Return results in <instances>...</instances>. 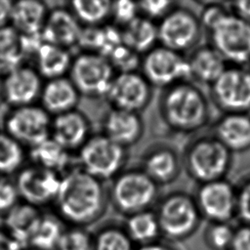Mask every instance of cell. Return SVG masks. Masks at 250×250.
I'll return each instance as SVG.
<instances>
[{
	"label": "cell",
	"instance_id": "1",
	"mask_svg": "<svg viewBox=\"0 0 250 250\" xmlns=\"http://www.w3.org/2000/svg\"><path fill=\"white\" fill-rule=\"evenodd\" d=\"M104 182L80 167L62 175L59 192L54 201L57 216L70 227L85 228L99 220L108 203Z\"/></svg>",
	"mask_w": 250,
	"mask_h": 250
},
{
	"label": "cell",
	"instance_id": "2",
	"mask_svg": "<svg viewBox=\"0 0 250 250\" xmlns=\"http://www.w3.org/2000/svg\"><path fill=\"white\" fill-rule=\"evenodd\" d=\"M158 111L170 131L189 134L206 125L210 109L204 93L190 81H183L162 90Z\"/></svg>",
	"mask_w": 250,
	"mask_h": 250
},
{
	"label": "cell",
	"instance_id": "3",
	"mask_svg": "<svg viewBox=\"0 0 250 250\" xmlns=\"http://www.w3.org/2000/svg\"><path fill=\"white\" fill-rule=\"evenodd\" d=\"M108 201L122 215L150 210L158 197V186L141 169L122 170L111 180Z\"/></svg>",
	"mask_w": 250,
	"mask_h": 250
},
{
	"label": "cell",
	"instance_id": "4",
	"mask_svg": "<svg viewBox=\"0 0 250 250\" xmlns=\"http://www.w3.org/2000/svg\"><path fill=\"white\" fill-rule=\"evenodd\" d=\"M182 163L188 175L200 184L225 179L231 165V152L213 135L192 140Z\"/></svg>",
	"mask_w": 250,
	"mask_h": 250
},
{
	"label": "cell",
	"instance_id": "5",
	"mask_svg": "<svg viewBox=\"0 0 250 250\" xmlns=\"http://www.w3.org/2000/svg\"><path fill=\"white\" fill-rule=\"evenodd\" d=\"M155 215L161 236L169 241L191 236L202 220L193 196L184 191H172L162 197Z\"/></svg>",
	"mask_w": 250,
	"mask_h": 250
},
{
	"label": "cell",
	"instance_id": "6",
	"mask_svg": "<svg viewBox=\"0 0 250 250\" xmlns=\"http://www.w3.org/2000/svg\"><path fill=\"white\" fill-rule=\"evenodd\" d=\"M78 160L83 171L104 182L112 180L123 170L127 160V148L102 133L91 136L79 148Z\"/></svg>",
	"mask_w": 250,
	"mask_h": 250
},
{
	"label": "cell",
	"instance_id": "7",
	"mask_svg": "<svg viewBox=\"0 0 250 250\" xmlns=\"http://www.w3.org/2000/svg\"><path fill=\"white\" fill-rule=\"evenodd\" d=\"M108 60L99 54L82 52L72 58L69 79L80 96L105 97L115 76Z\"/></svg>",
	"mask_w": 250,
	"mask_h": 250
},
{
	"label": "cell",
	"instance_id": "8",
	"mask_svg": "<svg viewBox=\"0 0 250 250\" xmlns=\"http://www.w3.org/2000/svg\"><path fill=\"white\" fill-rule=\"evenodd\" d=\"M208 32L211 46L227 62L235 66H244L250 62L249 22L229 13Z\"/></svg>",
	"mask_w": 250,
	"mask_h": 250
},
{
	"label": "cell",
	"instance_id": "9",
	"mask_svg": "<svg viewBox=\"0 0 250 250\" xmlns=\"http://www.w3.org/2000/svg\"><path fill=\"white\" fill-rule=\"evenodd\" d=\"M141 70L152 87L162 88V90L190 79L188 59L161 45L155 46L143 56Z\"/></svg>",
	"mask_w": 250,
	"mask_h": 250
},
{
	"label": "cell",
	"instance_id": "10",
	"mask_svg": "<svg viewBox=\"0 0 250 250\" xmlns=\"http://www.w3.org/2000/svg\"><path fill=\"white\" fill-rule=\"evenodd\" d=\"M201 30L198 16L188 8L175 6L157 24L158 42L182 54L198 43Z\"/></svg>",
	"mask_w": 250,
	"mask_h": 250
},
{
	"label": "cell",
	"instance_id": "11",
	"mask_svg": "<svg viewBox=\"0 0 250 250\" xmlns=\"http://www.w3.org/2000/svg\"><path fill=\"white\" fill-rule=\"evenodd\" d=\"M51 121V115L41 105L13 107L4 119V132L30 148L50 138Z\"/></svg>",
	"mask_w": 250,
	"mask_h": 250
},
{
	"label": "cell",
	"instance_id": "12",
	"mask_svg": "<svg viewBox=\"0 0 250 250\" xmlns=\"http://www.w3.org/2000/svg\"><path fill=\"white\" fill-rule=\"evenodd\" d=\"M202 219L230 223L236 217V188L226 179L200 184L193 196Z\"/></svg>",
	"mask_w": 250,
	"mask_h": 250
},
{
	"label": "cell",
	"instance_id": "13",
	"mask_svg": "<svg viewBox=\"0 0 250 250\" xmlns=\"http://www.w3.org/2000/svg\"><path fill=\"white\" fill-rule=\"evenodd\" d=\"M214 103L226 113L250 110V70L244 66H228L211 85Z\"/></svg>",
	"mask_w": 250,
	"mask_h": 250
},
{
	"label": "cell",
	"instance_id": "14",
	"mask_svg": "<svg viewBox=\"0 0 250 250\" xmlns=\"http://www.w3.org/2000/svg\"><path fill=\"white\" fill-rule=\"evenodd\" d=\"M61 179L56 172L30 164L18 172L15 183L21 200L39 208L55 201Z\"/></svg>",
	"mask_w": 250,
	"mask_h": 250
},
{
	"label": "cell",
	"instance_id": "15",
	"mask_svg": "<svg viewBox=\"0 0 250 250\" xmlns=\"http://www.w3.org/2000/svg\"><path fill=\"white\" fill-rule=\"evenodd\" d=\"M112 108L140 113L152 99V86L141 72L115 74L105 96Z\"/></svg>",
	"mask_w": 250,
	"mask_h": 250
},
{
	"label": "cell",
	"instance_id": "16",
	"mask_svg": "<svg viewBox=\"0 0 250 250\" xmlns=\"http://www.w3.org/2000/svg\"><path fill=\"white\" fill-rule=\"evenodd\" d=\"M42 78L35 68L22 64L2 79V96L13 107L34 104L40 98Z\"/></svg>",
	"mask_w": 250,
	"mask_h": 250
},
{
	"label": "cell",
	"instance_id": "17",
	"mask_svg": "<svg viewBox=\"0 0 250 250\" xmlns=\"http://www.w3.org/2000/svg\"><path fill=\"white\" fill-rule=\"evenodd\" d=\"M182 164L175 147L157 143L146 149L140 168L159 187L174 182L181 172Z\"/></svg>",
	"mask_w": 250,
	"mask_h": 250
},
{
	"label": "cell",
	"instance_id": "18",
	"mask_svg": "<svg viewBox=\"0 0 250 250\" xmlns=\"http://www.w3.org/2000/svg\"><path fill=\"white\" fill-rule=\"evenodd\" d=\"M91 136L88 117L77 109L52 118L50 137L68 152L79 150Z\"/></svg>",
	"mask_w": 250,
	"mask_h": 250
},
{
	"label": "cell",
	"instance_id": "19",
	"mask_svg": "<svg viewBox=\"0 0 250 250\" xmlns=\"http://www.w3.org/2000/svg\"><path fill=\"white\" fill-rule=\"evenodd\" d=\"M82 27L68 8L57 7L49 10L41 36L45 43L68 50L78 45Z\"/></svg>",
	"mask_w": 250,
	"mask_h": 250
},
{
	"label": "cell",
	"instance_id": "20",
	"mask_svg": "<svg viewBox=\"0 0 250 250\" xmlns=\"http://www.w3.org/2000/svg\"><path fill=\"white\" fill-rule=\"evenodd\" d=\"M144 130L145 124L140 113L111 108L104 117L103 134L125 148L137 144Z\"/></svg>",
	"mask_w": 250,
	"mask_h": 250
},
{
	"label": "cell",
	"instance_id": "21",
	"mask_svg": "<svg viewBox=\"0 0 250 250\" xmlns=\"http://www.w3.org/2000/svg\"><path fill=\"white\" fill-rule=\"evenodd\" d=\"M213 136L231 153L250 148V115L241 112L224 114L215 124Z\"/></svg>",
	"mask_w": 250,
	"mask_h": 250
},
{
	"label": "cell",
	"instance_id": "22",
	"mask_svg": "<svg viewBox=\"0 0 250 250\" xmlns=\"http://www.w3.org/2000/svg\"><path fill=\"white\" fill-rule=\"evenodd\" d=\"M80 94L66 76L47 80L43 84L40 102L41 107L50 115L56 116L76 109Z\"/></svg>",
	"mask_w": 250,
	"mask_h": 250
},
{
	"label": "cell",
	"instance_id": "23",
	"mask_svg": "<svg viewBox=\"0 0 250 250\" xmlns=\"http://www.w3.org/2000/svg\"><path fill=\"white\" fill-rule=\"evenodd\" d=\"M188 62L190 69V78L210 86L228 67V62L211 45L194 49Z\"/></svg>",
	"mask_w": 250,
	"mask_h": 250
},
{
	"label": "cell",
	"instance_id": "24",
	"mask_svg": "<svg viewBox=\"0 0 250 250\" xmlns=\"http://www.w3.org/2000/svg\"><path fill=\"white\" fill-rule=\"evenodd\" d=\"M48 8L38 0L13 2L10 25L21 35L40 34L45 23Z\"/></svg>",
	"mask_w": 250,
	"mask_h": 250
},
{
	"label": "cell",
	"instance_id": "25",
	"mask_svg": "<svg viewBox=\"0 0 250 250\" xmlns=\"http://www.w3.org/2000/svg\"><path fill=\"white\" fill-rule=\"evenodd\" d=\"M41 214L39 208L21 201L4 217L3 228L22 249L26 248Z\"/></svg>",
	"mask_w": 250,
	"mask_h": 250
},
{
	"label": "cell",
	"instance_id": "26",
	"mask_svg": "<svg viewBox=\"0 0 250 250\" xmlns=\"http://www.w3.org/2000/svg\"><path fill=\"white\" fill-rule=\"evenodd\" d=\"M72 58L68 50L44 42L34 57L35 69L46 80L64 77L69 72Z\"/></svg>",
	"mask_w": 250,
	"mask_h": 250
},
{
	"label": "cell",
	"instance_id": "27",
	"mask_svg": "<svg viewBox=\"0 0 250 250\" xmlns=\"http://www.w3.org/2000/svg\"><path fill=\"white\" fill-rule=\"evenodd\" d=\"M121 36L126 47L139 55H145L158 42L157 25L152 21L139 16L121 28Z\"/></svg>",
	"mask_w": 250,
	"mask_h": 250
},
{
	"label": "cell",
	"instance_id": "28",
	"mask_svg": "<svg viewBox=\"0 0 250 250\" xmlns=\"http://www.w3.org/2000/svg\"><path fill=\"white\" fill-rule=\"evenodd\" d=\"M70 152L51 137L28 149L31 164L63 175L67 170Z\"/></svg>",
	"mask_w": 250,
	"mask_h": 250
},
{
	"label": "cell",
	"instance_id": "29",
	"mask_svg": "<svg viewBox=\"0 0 250 250\" xmlns=\"http://www.w3.org/2000/svg\"><path fill=\"white\" fill-rule=\"evenodd\" d=\"M123 228L132 242L139 246L158 241L161 236L155 212L151 210L128 216Z\"/></svg>",
	"mask_w": 250,
	"mask_h": 250
},
{
	"label": "cell",
	"instance_id": "30",
	"mask_svg": "<svg viewBox=\"0 0 250 250\" xmlns=\"http://www.w3.org/2000/svg\"><path fill=\"white\" fill-rule=\"evenodd\" d=\"M65 228L54 214L42 213L29 239L28 247L36 250H56Z\"/></svg>",
	"mask_w": 250,
	"mask_h": 250
},
{
	"label": "cell",
	"instance_id": "31",
	"mask_svg": "<svg viewBox=\"0 0 250 250\" xmlns=\"http://www.w3.org/2000/svg\"><path fill=\"white\" fill-rule=\"evenodd\" d=\"M24 60L21 34L10 24L0 28V76L22 65Z\"/></svg>",
	"mask_w": 250,
	"mask_h": 250
},
{
	"label": "cell",
	"instance_id": "32",
	"mask_svg": "<svg viewBox=\"0 0 250 250\" xmlns=\"http://www.w3.org/2000/svg\"><path fill=\"white\" fill-rule=\"evenodd\" d=\"M111 1L107 0H75L69 3L68 9L83 27L101 26L110 18Z\"/></svg>",
	"mask_w": 250,
	"mask_h": 250
},
{
	"label": "cell",
	"instance_id": "33",
	"mask_svg": "<svg viewBox=\"0 0 250 250\" xmlns=\"http://www.w3.org/2000/svg\"><path fill=\"white\" fill-rule=\"evenodd\" d=\"M25 158L23 146L5 132H0V175L7 177L22 168Z\"/></svg>",
	"mask_w": 250,
	"mask_h": 250
},
{
	"label": "cell",
	"instance_id": "34",
	"mask_svg": "<svg viewBox=\"0 0 250 250\" xmlns=\"http://www.w3.org/2000/svg\"><path fill=\"white\" fill-rule=\"evenodd\" d=\"M94 250H134V243L124 228L105 226L94 235Z\"/></svg>",
	"mask_w": 250,
	"mask_h": 250
},
{
	"label": "cell",
	"instance_id": "35",
	"mask_svg": "<svg viewBox=\"0 0 250 250\" xmlns=\"http://www.w3.org/2000/svg\"><path fill=\"white\" fill-rule=\"evenodd\" d=\"M234 231L231 223H209L204 230V242L210 250H230Z\"/></svg>",
	"mask_w": 250,
	"mask_h": 250
},
{
	"label": "cell",
	"instance_id": "36",
	"mask_svg": "<svg viewBox=\"0 0 250 250\" xmlns=\"http://www.w3.org/2000/svg\"><path fill=\"white\" fill-rule=\"evenodd\" d=\"M56 250H94V235L85 228H66Z\"/></svg>",
	"mask_w": 250,
	"mask_h": 250
},
{
	"label": "cell",
	"instance_id": "37",
	"mask_svg": "<svg viewBox=\"0 0 250 250\" xmlns=\"http://www.w3.org/2000/svg\"><path fill=\"white\" fill-rule=\"evenodd\" d=\"M106 59L112 65L114 71L117 70L119 73L134 72L141 67L142 58L140 55L124 44L115 48Z\"/></svg>",
	"mask_w": 250,
	"mask_h": 250
},
{
	"label": "cell",
	"instance_id": "38",
	"mask_svg": "<svg viewBox=\"0 0 250 250\" xmlns=\"http://www.w3.org/2000/svg\"><path fill=\"white\" fill-rule=\"evenodd\" d=\"M140 16L138 2L129 0H119L111 2L110 18L119 26H126Z\"/></svg>",
	"mask_w": 250,
	"mask_h": 250
},
{
	"label": "cell",
	"instance_id": "39",
	"mask_svg": "<svg viewBox=\"0 0 250 250\" xmlns=\"http://www.w3.org/2000/svg\"><path fill=\"white\" fill-rule=\"evenodd\" d=\"M15 181L0 178V217H5L21 201Z\"/></svg>",
	"mask_w": 250,
	"mask_h": 250
},
{
	"label": "cell",
	"instance_id": "40",
	"mask_svg": "<svg viewBox=\"0 0 250 250\" xmlns=\"http://www.w3.org/2000/svg\"><path fill=\"white\" fill-rule=\"evenodd\" d=\"M175 6L176 3L169 0H146L138 2L140 16L152 21L162 20Z\"/></svg>",
	"mask_w": 250,
	"mask_h": 250
},
{
	"label": "cell",
	"instance_id": "41",
	"mask_svg": "<svg viewBox=\"0 0 250 250\" xmlns=\"http://www.w3.org/2000/svg\"><path fill=\"white\" fill-rule=\"evenodd\" d=\"M236 217L240 219V224L250 225V178L236 188Z\"/></svg>",
	"mask_w": 250,
	"mask_h": 250
},
{
	"label": "cell",
	"instance_id": "42",
	"mask_svg": "<svg viewBox=\"0 0 250 250\" xmlns=\"http://www.w3.org/2000/svg\"><path fill=\"white\" fill-rule=\"evenodd\" d=\"M229 13V12L222 5L212 3L202 9L198 19L202 28L210 31Z\"/></svg>",
	"mask_w": 250,
	"mask_h": 250
},
{
	"label": "cell",
	"instance_id": "43",
	"mask_svg": "<svg viewBox=\"0 0 250 250\" xmlns=\"http://www.w3.org/2000/svg\"><path fill=\"white\" fill-rule=\"evenodd\" d=\"M230 250H250V225L240 224L235 227Z\"/></svg>",
	"mask_w": 250,
	"mask_h": 250
},
{
	"label": "cell",
	"instance_id": "44",
	"mask_svg": "<svg viewBox=\"0 0 250 250\" xmlns=\"http://www.w3.org/2000/svg\"><path fill=\"white\" fill-rule=\"evenodd\" d=\"M233 14L250 23V1H236L232 3Z\"/></svg>",
	"mask_w": 250,
	"mask_h": 250
},
{
	"label": "cell",
	"instance_id": "45",
	"mask_svg": "<svg viewBox=\"0 0 250 250\" xmlns=\"http://www.w3.org/2000/svg\"><path fill=\"white\" fill-rule=\"evenodd\" d=\"M22 248L11 237V235L0 228V250H21Z\"/></svg>",
	"mask_w": 250,
	"mask_h": 250
},
{
	"label": "cell",
	"instance_id": "46",
	"mask_svg": "<svg viewBox=\"0 0 250 250\" xmlns=\"http://www.w3.org/2000/svg\"><path fill=\"white\" fill-rule=\"evenodd\" d=\"M12 6V1L0 0V28L10 24Z\"/></svg>",
	"mask_w": 250,
	"mask_h": 250
},
{
	"label": "cell",
	"instance_id": "47",
	"mask_svg": "<svg viewBox=\"0 0 250 250\" xmlns=\"http://www.w3.org/2000/svg\"><path fill=\"white\" fill-rule=\"evenodd\" d=\"M136 250H177V249L168 243L158 240V241H155L150 244L139 246L138 249H136Z\"/></svg>",
	"mask_w": 250,
	"mask_h": 250
},
{
	"label": "cell",
	"instance_id": "48",
	"mask_svg": "<svg viewBox=\"0 0 250 250\" xmlns=\"http://www.w3.org/2000/svg\"><path fill=\"white\" fill-rule=\"evenodd\" d=\"M0 94H2V80L0 79Z\"/></svg>",
	"mask_w": 250,
	"mask_h": 250
},
{
	"label": "cell",
	"instance_id": "49",
	"mask_svg": "<svg viewBox=\"0 0 250 250\" xmlns=\"http://www.w3.org/2000/svg\"><path fill=\"white\" fill-rule=\"evenodd\" d=\"M21 250H36V249H33V248H30V247H26V248H23Z\"/></svg>",
	"mask_w": 250,
	"mask_h": 250
}]
</instances>
